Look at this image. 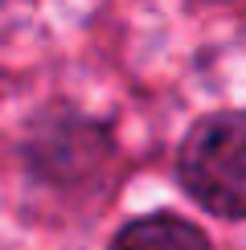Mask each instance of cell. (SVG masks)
Here are the masks:
<instances>
[{"mask_svg":"<svg viewBox=\"0 0 246 250\" xmlns=\"http://www.w3.org/2000/svg\"><path fill=\"white\" fill-rule=\"evenodd\" d=\"M107 250H213V246L193 222L172 213H152L127 222Z\"/></svg>","mask_w":246,"mask_h":250,"instance_id":"2","label":"cell"},{"mask_svg":"<svg viewBox=\"0 0 246 250\" xmlns=\"http://www.w3.org/2000/svg\"><path fill=\"white\" fill-rule=\"evenodd\" d=\"M177 176L213 217H246V111H213L193 123L177 152Z\"/></svg>","mask_w":246,"mask_h":250,"instance_id":"1","label":"cell"}]
</instances>
